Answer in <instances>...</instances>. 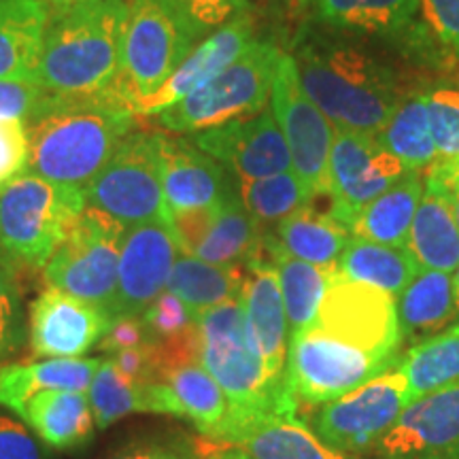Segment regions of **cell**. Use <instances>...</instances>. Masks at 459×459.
Listing matches in <instances>:
<instances>
[{"instance_id": "6da1fadb", "label": "cell", "mask_w": 459, "mask_h": 459, "mask_svg": "<svg viewBox=\"0 0 459 459\" xmlns=\"http://www.w3.org/2000/svg\"><path fill=\"white\" fill-rule=\"evenodd\" d=\"M126 20V0H90L49 11L37 82L68 99H102L115 105Z\"/></svg>"}, {"instance_id": "7a4b0ae2", "label": "cell", "mask_w": 459, "mask_h": 459, "mask_svg": "<svg viewBox=\"0 0 459 459\" xmlns=\"http://www.w3.org/2000/svg\"><path fill=\"white\" fill-rule=\"evenodd\" d=\"M134 119L108 100L57 94L54 105L26 126L28 170L57 186L85 192L134 128Z\"/></svg>"}, {"instance_id": "3957f363", "label": "cell", "mask_w": 459, "mask_h": 459, "mask_svg": "<svg viewBox=\"0 0 459 459\" xmlns=\"http://www.w3.org/2000/svg\"><path fill=\"white\" fill-rule=\"evenodd\" d=\"M291 56L304 91L334 130L378 134L402 102L392 71L353 45L311 37Z\"/></svg>"}, {"instance_id": "277c9868", "label": "cell", "mask_w": 459, "mask_h": 459, "mask_svg": "<svg viewBox=\"0 0 459 459\" xmlns=\"http://www.w3.org/2000/svg\"><path fill=\"white\" fill-rule=\"evenodd\" d=\"M196 324L200 361L226 394L228 419L298 411L287 387L273 383L260 358L251 351L245 332L243 298L203 311L196 315Z\"/></svg>"}, {"instance_id": "5b68a950", "label": "cell", "mask_w": 459, "mask_h": 459, "mask_svg": "<svg viewBox=\"0 0 459 459\" xmlns=\"http://www.w3.org/2000/svg\"><path fill=\"white\" fill-rule=\"evenodd\" d=\"M83 209V189L26 172L0 189V249L15 262L43 268Z\"/></svg>"}, {"instance_id": "8992f818", "label": "cell", "mask_w": 459, "mask_h": 459, "mask_svg": "<svg viewBox=\"0 0 459 459\" xmlns=\"http://www.w3.org/2000/svg\"><path fill=\"white\" fill-rule=\"evenodd\" d=\"M194 43L172 0H130L122 68L113 88L115 105L132 113V107L162 88Z\"/></svg>"}, {"instance_id": "52a82bcc", "label": "cell", "mask_w": 459, "mask_h": 459, "mask_svg": "<svg viewBox=\"0 0 459 459\" xmlns=\"http://www.w3.org/2000/svg\"><path fill=\"white\" fill-rule=\"evenodd\" d=\"M281 56L274 43L254 39L213 82L160 113L158 122L169 132H200L264 111Z\"/></svg>"}, {"instance_id": "ba28073f", "label": "cell", "mask_w": 459, "mask_h": 459, "mask_svg": "<svg viewBox=\"0 0 459 459\" xmlns=\"http://www.w3.org/2000/svg\"><path fill=\"white\" fill-rule=\"evenodd\" d=\"M162 139L158 132H130L85 187V206L111 215L124 228L172 223L162 192Z\"/></svg>"}, {"instance_id": "9c48e42d", "label": "cell", "mask_w": 459, "mask_h": 459, "mask_svg": "<svg viewBox=\"0 0 459 459\" xmlns=\"http://www.w3.org/2000/svg\"><path fill=\"white\" fill-rule=\"evenodd\" d=\"M395 359L364 349L307 325L291 334L285 361V387L298 411L313 409L341 398L392 368Z\"/></svg>"}, {"instance_id": "30bf717a", "label": "cell", "mask_w": 459, "mask_h": 459, "mask_svg": "<svg viewBox=\"0 0 459 459\" xmlns=\"http://www.w3.org/2000/svg\"><path fill=\"white\" fill-rule=\"evenodd\" d=\"M124 234L126 228L117 220L85 206L65 243L43 266L45 283L108 313L117 291Z\"/></svg>"}, {"instance_id": "8fae6325", "label": "cell", "mask_w": 459, "mask_h": 459, "mask_svg": "<svg viewBox=\"0 0 459 459\" xmlns=\"http://www.w3.org/2000/svg\"><path fill=\"white\" fill-rule=\"evenodd\" d=\"M409 404V378L395 366L341 398L313 406L308 428L334 451H366L378 445Z\"/></svg>"}, {"instance_id": "7c38bea8", "label": "cell", "mask_w": 459, "mask_h": 459, "mask_svg": "<svg viewBox=\"0 0 459 459\" xmlns=\"http://www.w3.org/2000/svg\"><path fill=\"white\" fill-rule=\"evenodd\" d=\"M273 111L290 149L291 172L300 181L308 203L328 196L334 126L304 91L291 54H283L279 60L273 83Z\"/></svg>"}, {"instance_id": "4fadbf2b", "label": "cell", "mask_w": 459, "mask_h": 459, "mask_svg": "<svg viewBox=\"0 0 459 459\" xmlns=\"http://www.w3.org/2000/svg\"><path fill=\"white\" fill-rule=\"evenodd\" d=\"M200 459H353L315 436L298 411L223 419L196 440Z\"/></svg>"}, {"instance_id": "5bb4252c", "label": "cell", "mask_w": 459, "mask_h": 459, "mask_svg": "<svg viewBox=\"0 0 459 459\" xmlns=\"http://www.w3.org/2000/svg\"><path fill=\"white\" fill-rule=\"evenodd\" d=\"M311 325L353 347L389 359H395L402 341L395 296L338 277V273Z\"/></svg>"}, {"instance_id": "9a60e30c", "label": "cell", "mask_w": 459, "mask_h": 459, "mask_svg": "<svg viewBox=\"0 0 459 459\" xmlns=\"http://www.w3.org/2000/svg\"><path fill=\"white\" fill-rule=\"evenodd\" d=\"M404 172V164L381 145L377 134L334 130L328 170V211L349 230L353 217L392 187Z\"/></svg>"}, {"instance_id": "2e32d148", "label": "cell", "mask_w": 459, "mask_h": 459, "mask_svg": "<svg viewBox=\"0 0 459 459\" xmlns=\"http://www.w3.org/2000/svg\"><path fill=\"white\" fill-rule=\"evenodd\" d=\"M172 230L181 254L217 266H245L262 251L260 223L232 192L221 203L204 209L172 213Z\"/></svg>"}, {"instance_id": "e0dca14e", "label": "cell", "mask_w": 459, "mask_h": 459, "mask_svg": "<svg viewBox=\"0 0 459 459\" xmlns=\"http://www.w3.org/2000/svg\"><path fill=\"white\" fill-rule=\"evenodd\" d=\"M172 223L147 221L126 228L119 254L117 291L108 308L115 317H141L143 311L166 290L179 255Z\"/></svg>"}, {"instance_id": "ac0fdd59", "label": "cell", "mask_w": 459, "mask_h": 459, "mask_svg": "<svg viewBox=\"0 0 459 459\" xmlns=\"http://www.w3.org/2000/svg\"><path fill=\"white\" fill-rule=\"evenodd\" d=\"M194 145L238 177L255 181L291 170L290 149L273 108L194 132Z\"/></svg>"}, {"instance_id": "d6986e66", "label": "cell", "mask_w": 459, "mask_h": 459, "mask_svg": "<svg viewBox=\"0 0 459 459\" xmlns=\"http://www.w3.org/2000/svg\"><path fill=\"white\" fill-rule=\"evenodd\" d=\"M108 325L111 315L105 308L48 287L30 307L28 342L37 358H83L102 341Z\"/></svg>"}, {"instance_id": "ffe728a7", "label": "cell", "mask_w": 459, "mask_h": 459, "mask_svg": "<svg viewBox=\"0 0 459 459\" xmlns=\"http://www.w3.org/2000/svg\"><path fill=\"white\" fill-rule=\"evenodd\" d=\"M375 453L378 459H459V383L411 402Z\"/></svg>"}, {"instance_id": "44dd1931", "label": "cell", "mask_w": 459, "mask_h": 459, "mask_svg": "<svg viewBox=\"0 0 459 459\" xmlns=\"http://www.w3.org/2000/svg\"><path fill=\"white\" fill-rule=\"evenodd\" d=\"M245 332L251 351L260 358L266 377L277 385H285L287 361V315L281 296L277 266L264 251L245 264L243 281Z\"/></svg>"}, {"instance_id": "7402d4cb", "label": "cell", "mask_w": 459, "mask_h": 459, "mask_svg": "<svg viewBox=\"0 0 459 459\" xmlns=\"http://www.w3.org/2000/svg\"><path fill=\"white\" fill-rule=\"evenodd\" d=\"M251 41H254L251 20L238 13L234 20H230L220 30L209 34L204 41H200L196 48L189 51L186 60L166 79L162 88L147 96L145 100H141L139 105L132 107V115L134 117H152V115H160L166 108L175 107L186 96L213 82L223 68L232 65L243 54Z\"/></svg>"}, {"instance_id": "603a6c76", "label": "cell", "mask_w": 459, "mask_h": 459, "mask_svg": "<svg viewBox=\"0 0 459 459\" xmlns=\"http://www.w3.org/2000/svg\"><path fill=\"white\" fill-rule=\"evenodd\" d=\"M162 192L172 213L204 209L234 192L223 166L181 139H162Z\"/></svg>"}, {"instance_id": "cb8c5ba5", "label": "cell", "mask_w": 459, "mask_h": 459, "mask_svg": "<svg viewBox=\"0 0 459 459\" xmlns=\"http://www.w3.org/2000/svg\"><path fill=\"white\" fill-rule=\"evenodd\" d=\"M17 415L56 451H77L90 445L96 428L88 392L73 389L37 394L17 411Z\"/></svg>"}, {"instance_id": "d4e9b609", "label": "cell", "mask_w": 459, "mask_h": 459, "mask_svg": "<svg viewBox=\"0 0 459 459\" xmlns=\"http://www.w3.org/2000/svg\"><path fill=\"white\" fill-rule=\"evenodd\" d=\"M349 240L351 232L330 211H319L311 203L279 221L277 234L264 238V245L296 260L317 266H336Z\"/></svg>"}, {"instance_id": "484cf974", "label": "cell", "mask_w": 459, "mask_h": 459, "mask_svg": "<svg viewBox=\"0 0 459 459\" xmlns=\"http://www.w3.org/2000/svg\"><path fill=\"white\" fill-rule=\"evenodd\" d=\"M423 192H426V179L421 172L406 170L392 187L353 217L349 232L355 238L372 240V243L406 247Z\"/></svg>"}, {"instance_id": "4316f807", "label": "cell", "mask_w": 459, "mask_h": 459, "mask_svg": "<svg viewBox=\"0 0 459 459\" xmlns=\"http://www.w3.org/2000/svg\"><path fill=\"white\" fill-rule=\"evenodd\" d=\"M102 359H41L0 366V406L17 412L37 394L54 389L88 392Z\"/></svg>"}, {"instance_id": "83f0119b", "label": "cell", "mask_w": 459, "mask_h": 459, "mask_svg": "<svg viewBox=\"0 0 459 459\" xmlns=\"http://www.w3.org/2000/svg\"><path fill=\"white\" fill-rule=\"evenodd\" d=\"M49 7L43 0H0V79H34Z\"/></svg>"}, {"instance_id": "f1b7e54d", "label": "cell", "mask_w": 459, "mask_h": 459, "mask_svg": "<svg viewBox=\"0 0 459 459\" xmlns=\"http://www.w3.org/2000/svg\"><path fill=\"white\" fill-rule=\"evenodd\" d=\"M406 247L419 268L451 274L459 268V228L455 217L445 194L428 181Z\"/></svg>"}, {"instance_id": "f546056e", "label": "cell", "mask_w": 459, "mask_h": 459, "mask_svg": "<svg viewBox=\"0 0 459 459\" xmlns=\"http://www.w3.org/2000/svg\"><path fill=\"white\" fill-rule=\"evenodd\" d=\"M338 277L358 281L398 298L421 271L409 247H389L351 237L336 262Z\"/></svg>"}, {"instance_id": "4dcf8cb0", "label": "cell", "mask_w": 459, "mask_h": 459, "mask_svg": "<svg viewBox=\"0 0 459 459\" xmlns=\"http://www.w3.org/2000/svg\"><path fill=\"white\" fill-rule=\"evenodd\" d=\"M453 274L421 268L398 296V324L402 336L426 341L455 319Z\"/></svg>"}, {"instance_id": "1f68e13d", "label": "cell", "mask_w": 459, "mask_h": 459, "mask_svg": "<svg viewBox=\"0 0 459 459\" xmlns=\"http://www.w3.org/2000/svg\"><path fill=\"white\" fill-rule=\"evenodd\" d=\"M319 24L372 37H394L412 24L419 0H311Z\"/></svg>"}, {"instance_id": "d6a6232c", "label": "cell", "mask_w": 459, "mask_h": 459, "mask_svg": "<svg viewBox=\"0 0 459 459\" xmlns=\"http://www.w3.org/2000/svg\"><path fill=\"white\" fill-rule=\"evenodd\" d=\"M245 266H217L189 254H179L166 290L175 294L194 315L243 296Z\"/></svg>"}, {"instance_id": "836d02e7", "label": "cell", "mask_w": 459, "mask_h": 459, "mask_svg": "<svg viewBox=\"0 0 459 459\" xmlns=\"http://www.w3.org/2000/svg\"><path fill=\"white\" fill-rule=\"evenodd\" d=\"M264 249L271 254V260L277 266L287 324H290L291 334H294V332L304 330L307 325L313 324L315 315L319 311V304L336 277V268L296 260V257L281 254V251L271 249L266 245H264Z\"/></svg>"}, {"instance_id": "e575fe53", "label": "cell", "mask_w": 459, "mask_h": 459, "mask_svg": "<svg viewBox=\"0 0 459 459\" xmlns=\"http://www.w3.org/2000/svg\"><path fill=\"white\" fill-rule=\"evenodd\" d=\"M158 381H164L179 404L181 417L189 419L200 434L215 432L228 415V400L217 381L209 375L203 361H183L160 372Z\"/></svg>"}, {"instance_id": "d590c367", "label": "cell", "mask_w": 459, "mask_h": 459, "mask_svg": "<svg viewBox=\"0 0 459 459\" xmlns=\"http://www.w3.org/2000/svg\"><path fill=\"white\" fill-rule=\"evenodd\" d=\"M377 139L404 164L406 170L421 172L432 166L438 160V149L429 128L428 94L402 100Z\"/></svg>"}, {"instance_id": "8d00e7d4", "label": "cell", "mask_w": 459, "mask_h": 459, "mask_svg": "<svg viewBox=\"0 0 459 459\" xmlns=\"http://www.w3.org/2000/svg\"><path fill=\"white\" fill-rule=\"evenodd\" d=\"M398 368L409 378L411 402L459 383V324L409 349Z\"/></svg>"}, {"instance_id": "74e56055", "label": "cell", "mask_w": 459, "mask_h": 459, "mask_svg": "<svg viewBox=\"0 0 459 459\" xmlns=\"http://www.w3.org/2000/svg\"><path fill=\"white\" fill-rule=\"evenodd\" d=\"M88 398L99 429L111 428L115 421L132 415V412H147L143 383L126 378L111 358L100 361L99 370L90 383Z\"/></svg>"}, {"instance_id": "f35d334b", "label": "cell", "mask_w": 459, "mask_h": 459, "mask_svg": "<svg viewBox=\"0 0 459 459\" xmlns=\"http://www.w3.org/2000/svg\"><path fill=\"white\" fill-rule=\"evenodd\" d=\"M238 198L257 223H279L308 203L291 170L255 181H238Z\"/></svg>"}, {"instance_id": "ab89813d", "label": "cell", "mask_w": 459, "mask_h": 459, "mask_svg": "<svg viewBox=\"0 0 459 459\" xmlns=\"http://www.w3.org/2000/svg\"><path fill=\"white\" fill-rule=\"evenodd\" d=\"M26 336L15 260L0 249V361L13 355Z\"/></svg>"}, {"instance_id": "60d3db41", "label": "cell", "mask_w": 459, "mask_h": 459, "mask_svg": "<svg viewBox=\"0 0 459 459\" xmlns=\"http://www.w3.org/2000/svg\"><path fill=\"white\" fill-rule=\"evenodd\" d=\"M143 332H145V342L162 344L175 338H181L189 330L196 328V315L186 307L169 290H164L156 300H153L141 315Z\"/></svg>"}, {"instance_id": "b9f144b4", "label": "cell", "mask_w": 459, "mask_h": 459, "mask_svg": "<svg viewBox=\"0 0 459 459\" xmlns=\"http://www.w3.org/2000/svg\"><path fill=\"white\" fill-rule=\"evenodd\" d=\"M57 94L34 79H0V119L30 122L56 102Z\"/></svg>"}, {"instance_id": "7bdbcfd3", "label": "cell", "mask_w": 459, "mask_h": 459, "mask_svg": "<svg viewBox=\"0 0 459 459\" xmlns=\"http://www.w3.org/2000/svg\"><path fill=\"white\" fill-rule=\"evenodd\" d=\"M428 113L438 158H459V91L436 90L428 94Z\"/></svg>"}, {"instance_id": "ee69618b", "label": "cell", "mask_w": 459, "mask_h": 459, "mask_svg": "<svg viewBox=\"0 0 459 459\" xmlns=\"http://www.w3.org/2000/svg\"><path fill=\"white\" fill-rule=\"evenodd\" d=\"M247 3L249 0H172L196 43L234 20Z\"/></svg>"}, {"instance_id": "f6af8a7d", "label": "cell", "mask_w": 459, "mask_h": 459, "mask_svg": "<svg viewBox=\"0 0 459 459\" xmlns=\"http://www.w3.org/2000/svg\"><path fill=\"white\" fill-rule=\"evenodd\" d=\"M28 158L30 145L26 124L0 119V189L26 175Z\"/></svg>"}, {"instance_id": "bcb514c9", "label": "cell", "mask_w": 459, "mask_h": 459, "mask_svg": "<svg viewBox=\"0 0 459 459\" xmlns=\"http://www.w3.org/2000/svg\"><path fill=\"white\" fill-rule=\"evenodd\" d=\"M48 449L24 421L0 415V459H49Z\"/></svg>"}, {"instance_id": "7dc6e473", "label": "cell", "mask_w": 459, "mask_h": 459, "mask_svg": "<svg viewBox=\"0 0 459 459\" xmlns=\"http://www.w3.org/2000/svg\"><path fill=\"white\" fill-rule=\"evenodd\" d=\"M419 7L436 37L459 56V0H419Z\"/></svg>"}, {"instance_id": "c3c4849f", "label": "cell", "mask_w": 459, "mask_h": 459, "mask_svg": "<svg viewBox=\"0 0 459 459\" xmlns=\"http://www.w3.org/2000/svg\"><path fill=\"white\" fill-rule=\"evenodd\" d=\"M117 370L126 378L134 383H153L158 381V358L156 347L149 342H143L134 349H126V351L108 355Z\"/></svg>"}, {"instance_id": "681fc988", "label": "cell", "mask_w": 459, "mask_h": 459, "mask_svg": "<svg viewBox=\"0 0 459 459\" xmlns=\"http://www.w3.org/2000/svg\"><path fill=\"white\" fill-rule=\"evenodd\" d=\"M145 342V332H143L141 317H115L111 319L107 334L99 342L100 351L107 355L134 349Z\"/></svg>"}, {"instance_id": "f907efd6", "label": "cell", "mask_w": 459, "mask_h": 459, "mask_svg": "<svg viewBox=\"0 0 459 459\" xmlns=\"http://www.w3.org/2000/svg\"><path fill=\"white\" fill-rule=\"evenodd\" d=\"M108 459H183L170 449L158 445H130Z\"/></svg>"}, {"instance_id": "816d5d0a", "label": "cell", "mask_w": 459, "mask_h": 459, "mask_svg": "<svg viewBox=\"0 0 459 459\" xmlns=\"http://www.w3.org/2000/svg\"><path fill=\"white\" fill-rule=\"evenodd\" d=\"M428 179L443 187H459V158L436 160L428 172Z\"/></svg>"}, {"instance_id": "f5cc1de1", "label": "cell", "mask_w": 459, "mask_h": 459, "mask_svg": "<svg viewBox=\"0 0 459 459\" xmlns=\"http://www.w3.org/2000/svg\"><path fill=\"white\" fill-rule=\"evenodd\" d=\"M426 181L432 183L434 187H438L440 192H443L445 196H446V200H449L451 213H453V217H455V223H457V228H459V187H443V186H438V183L429 181L428 177H426Z\"/></svg>"}, {"instance_id": "db71d44e", "label": "cell", "mask_w": 459, "mask_h": 459, "mask_svg": "<svg viewBox=\"0 0 459 459\" xmlns=\"http://www.w3.org/2000/svg\"><path fill=\"white\" fill-rule=\"evenodd\" d=\"M45 4H51L54 9H62V7H73V4H83V3H90V0H43Z\"/></svg>"}, {"instance_id": "11a10c76", "label": "cell", "mask_w": 459, "mask_h": 459, "mask_svg": "<svg viewBox=\"0 0 459 459\" xmlns=\"http://www.w3.org/2000/svg\"><path fill=\"white\" fill-rule=\"evenodd\" d=\"M453 296H455V307H457V313H459V268L455 273H453Z\"/></svg>"}, {"instance_id": "9f6ffc18", "label": "cell", "mask_w": 459, "mask_h": 459, "mask_svg": "<svg viewBox=\"0 0 459 459\" xmlns=\"http://www.w3.org/2000/svg\"><path fill=\"white\" fill-rule=\"evenodd\" d=\"M283 3L290 9H302V7H307V4L311 3V0H283Z\"/></svg>"}]
</instances>
